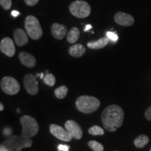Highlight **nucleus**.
<instances>
[{"label": "nucleus", "mask_w": 151, "mask_h": 151, "mask_svg": "<svg viewBox=\"0 0 151 151\" xmlns=\"http://www.w3.org/2000/svg\"><path fill=\"white\" fill-rule=\"evenodd\" d=\"M124 113L120 106L116 104L107 106L101 113V122L107 131L116 132L122 125Z\"/></svg>", "instance_id": "f257e3e1"}, {"label": "nucleus", "mask_w": 151, "mask_h": 151, "mask_svg": "<svg viewBox=\"0 0 151 151\" xmlns=\"http://www.w3.org/2000/svg\"><path fill=\"white\" fill-rule=\"evenodd\" d=\"M76 106L78 110L83 113L95 112L100 106V101L97 98L88 95H83L77 98Z\"/></svg>", "instance_id": "f03ea898"}, {"label": "nucleus", "mask_w": 151, "mask_h": 151, "mask_svg": "<svg viewBox=\"0 0 151 151\" xmlns=\"http://www.w3.org/2000/svg\"><path fill=\"white\" fill-rule=\"evenodd\" d=\"M24 27L32 39L39 40L43 36V30L39 20L34 16H28L24 20Z\"/></svg>", "instance_id": "7ed1b4c3"}, {"label": "nucleus", "mask_w": 151, "mask_h": 151, "mask_svg": "<svg viewBox=\"0 0 151 151\" xmlns=\"http://www.w3.org/2000/svg\"><path fill=\"white\" fill-rule=\"evenodd\" d=\"M20 120L22 127V137L29 139V138L35 137L39 132V124H38L37 120L32 117L24 116L20 118Z\"/></svg>", "instance_id": "20e7f679"}, {"label": "nucleus", "mask_w": 151, "mask_h": 151, "mask_svg": "<svg viewBox=\"0 0 151 151\" xmlns=\"http://www.w3.org/2000/svg\"><path fill=\"white\" fill-rule=\"evenodd\" d=\"M69 11L73 16L78 18H86L91 13V7L89 4L83 0L73 1L69 6Z\"/></svg>", "instance_id": "39448f33"}, {"label": "nucleus", "mask_w": 151, "mask_h": 151, "mask_svg": "<svg viewBox=\"0 0 151 151\" xmlns=\"http://www.w3.org/2000/svg\"><path fill=\"white\" fill-rule=\"evenodd\" d=\"M1 89L4 92L9 95L18 94L20 90V86L18 81L11 76H5L1 79Z\"/></svg>", "instance_id": "423d86ee"}, {"label": "nucleus", "mask_w": 151, "mask_h": 151, "mask_svg": "<svg viewBox=\"0 0 151 151\" xmlns=\"http://www.w3.org/2000/svg\"><path fill=\"white\" fill-rule=\"evenodd\" d=\"M23 83L26 91L30 95H36L39 92V84L35 76L27 73L23 79Z\"/></svg>", "instance_id": "0eeeda50"}, {"label": "nucleus", "mask_w": 151, "mask_h": 151, "mask_svg": "<svg viewBox=\"0 0 151 151\" xmlns=\"http://www.w3.org/2000/svg\"><path fill=\"white\" fill-rule=\"evenodd\" d=\"M49 129L50 133L59 140L67 141V142H69L72 140V136L67 131V129H64L58 124H51L49 127Z\"/></svg>", "instance_id": "6e6552de"}, {"label": "nucleus", "mask_w": 151, "mask_h": 151, "mask_svg": "<svg viewBox=\"0 0 151 151\" xmlns=\"http://www.w3.org/2000/svg\"><path fill=\"white\" fill-rule=\"evenodd\" d=\"M0 50L9 58H12L16 53V47L12 39L9 37L4 38L0 43Z\"/></svg>", "instance_id": "1a4fd4ad"}, {"label": "nucleus", "mask_w": 151, "mask_h": 151, "mask_svg": "<svg viewBox=\"0 0 151 151\" xmlns=\"http://www.w3.org/2000/svg\"><path fill=\"white\" fill-rule=\"evenodd\" d=\"M65 127L74 139L78 140L83 137V130L81 126L74 120H67L65 124Z\"/></svg>", "instance_id": "9d476101"}, {"label": "nucleus", "mask_w": 151, "mask_h": 151, "mask_svg": "<svg viewBox=\"0 0 151 151\" xmlns=\"http://www.w3.org/2000/svg\"><path fill=\"white\" fill-rule=\"evenodd\" d=\"M115 22L119 25L129 27L134 22V18L131 15L123 12H118L114 16Z\"/></svg>", "instance_id": "9b49d317"}, {"label": "nucleus", "mask_w": 151, "mask_h": 151, "mask_svg": "<svg viewBox=\"0 0 151 151\" xmlns=\"http://www.w3.org/2000/svg\"><path fill=\"white\" fill-rule=\"evenodd\" d=\"M18 58L22 65L27 67L33 68L37 64V60L35 56L27 52H20L18 55Z\"/></svg>", "instance_id": "f8f14e48"}, {"label": "nucleus", "mask_w": 151, "mask_h": 151, "mask_svg": "<svg viewBox=\"0 0 151 151\" xmlns=\"http://www.w3.org/2000/svg\"><path fill=\"white\" fill-rule=\"evenodd\" d=\"M67 28L65 25L59 23H53L51 26V33L54 38L58 40H62L65 37Z\"/></svg>", "instance_id": "ddd939ff"}, {"label": "nucleus", "mask_w": 151, "mask_h": 151, "mask_svg": "<svg viewBox=\"0 0 151 151\" xmlns=\"http://www.w3.org/2000/svg\"><path fill=\"white\" fill-rule=\"evenodd\" d=\"M14 37L15 42L18 46H23L28 43V37L25 32L21 28H18L14 31Z\"/></svg>", "instance_id": "4468645a"}, {"label": "nucleus", "mask_w": 151, "mask_h": 151, "mask_svg": "<svg viewBox=\"0 0 151 151\" xmlns=\"http://www.w3.org/2000/svg\"><path fill=\"white\" fill-rule=\"evenodd\" d=\"M86 50L83 45L76 43L69 48V54L73 58H81L86 52Z\"/></svg>", "instance_id": "2eb2a0df"}, {"label": "nucleus", "mask_w": 151, "mask_h": 151, "mask_svg": "<svg viewBox=\"0 0 151 151\" xmlns=\"http://www.w3.org/2000/svg\"><path fill=\"white\" fill-rule=\"evenodd\" d=\"M109 39L108 38H101L98 41H89L87 43V46L92 50H99V49L104 48L105 46L108 45Z\"/></svg>", "instance_id": "dca6fc26"}, {"label": "nucleus", "mask_w": 151, "mask_h": 151, "mask_svg": "<svg viewBox=\"0 0 151 151\" xmlns=\"http://www.w3.org/2000/svg\"><path fill=\"white\" fill-rule=\"evenodd\" d=\"M149 137L146 134H141L136 138L134 141V146L138 148H143L149 143Z\"/></svg>", "instance_id": "f3484780"}, {"label": "nucleus", "mask_w": 151, "mask_h": 151, "mask_svg": "<svg viewBox=\"0 0 151 151\" xmlns=\"http://www.w3.org/2000/svg\"><path fill=\"white\" fill-rule=\"evenodd\" d=\"M80 36V30L78 28L73 27L70 29L67 35V41L70 43H76Z\"/></svg>", "instance_id": "a211bd4d"}, {"label": "nucleus", "mask_w": 151, "mask_h": 151, "mask_svg": "<svg viewBox=\"0 0 151 151\" xmlns=\"http://www.w3.org/2000/svg\"><path fill=\"white\" fill-rule=\"evenodd\" d=\"M55 96L58 99H62L67 97L68 93V88L65 86H62L55 90Z\"/></svg>", "instance_id": "6ab92c4d"}, {"label": "nucleus", "mask_w": 151, "mask_h": 151, "mask_svg": "<svg viewBox=\"0 0 151 151\" xmlns=\"http://www.w3.org/2000/svg\"><path fill=\"white\" fill-rule=\"evenodd\" d=\"M44 83L49 87H52L55 84V77L52 73H47L43 78Z\"/></svg>", "instance_id": "aec40b11"}, {"label": "nucleus", "mask_w": 151, "mask_h": 151, "mask_svg": "<svg viewBox=\"0 0 151 151\" xmlns=\"http://www.w3.org/2000/svg\"><path fill=\"white\" fill-rule=\"evenodd\" d=\"M88 132H89L90 134L93 136H102L104 134V130L103 128L98 125L92 126L88 129Z\"/></svg>", "instance_id": "412c9836"}, {"label": "nucleus", "mask_w": 151, "mask_h": 151, "mask_svg": "<svg viewBox=\"0 0 151 151\" xmlns=\"http://www.w3.org/2000/svg\"><path fill=\"white\" fill-rule=\"evenodd\" d=\"M88 146L94 151H104V147L101 143L96 141H90L88 143Z\"/></svg>", "instance_id": "4be33fe9"}, {"label": "nucleus", "mask_w": 151, "mask_h": 151, "mask_svg": "<svg viewBox=\"0 0 151 151\" xmlns=\"http://www.w3.org/2000/svg\"><path fill=\"white\" fill-rule=\"evenodd\" d=\"M0 4L4 9L8 11L11 8L12 1L11 0H0Z\"/></svg>", "instance_id": "5701e85b"}, {"label": "nucleus", "mask_w": 151, "mask_h": 151, "mask_svg": "<svg viewBox=\"0 0 151 151\" xmlns=\"http://www.w3.org/2000/svg\"><path fill=\"white\" fill-rule=\"evenodd\" d=\"M106 37L109 40L113 41V42H116V41H118V37L117 35V34L114 32H108L106 33Z\"/></svg>", "instance_id": "b1692460"}, {"label": "nucleus", "mask_w": 151, "mask_h": 151, "mask_svg": "<svg viewBox=\"0 0 151 151\" xmlns=\"http://www.w3.org/2000/svg\"><path fill=\"white\" fill-rule=\"evenodd\" d=\"M58 149L59 151H69V150H70V146H69L68 145L60 144L58 145Z\"/></svg>", "instance_id": "393cba45"}, {"label": "nucleus", "mask_w": 151, "mask_h": 151, "mask_svg": "<svg viewBox=\"0 0 151 151\" xmlns=\"http://www.w3.org/2000/svg\"><path fill=\"white\" fill-rule=\"evenodd\" d=\"M39 0H24V2L29 6H34L37 5V4L39 2Z\"/></svg>", "instance_id": "a878e982"}, {"label": "nucleus", "mask_w": 151, "mask_h": 151, "mask_svg": "<svg viewBox=\"0 0 151 151\" xmlns=\"http://www.w3.org/2000/svg\"><path fill=\"white\" fill-rule=\"evenodd\" d=\"M145 117L149 121H151V106L147 109L145 112Z\"/></svg>", "instance_id": "bb28decb"}, {"label": "nucleus", "mask_w": 151, "mask_h": 151, "mask_svg": "<svg viewBox=\"0 0 151 151\" xmlns=\"http://www.w3.org/2000/svg\"><path fill=\"white\" fill-rule=\"evenodd\" d=\"M19 15H20V12H18V11L16 10L12 11V12H11V16L14 17H17Z\"/></svg>", "instance_id": "cd10ccee"}, {"label": "nucleus", "mask_w": 151, "mask_h": 151, "mask_svg": "<svg viewBox=\"0 0 151 151\" xmlns=\"http://www.w3.org/2000/svg\"><path fill=\"white\" fill-rule=\"evenodd\" d=\"M0 151H9V149L7 147H6L5 146H4V145L2 144L1 146V148H0Z\"/></svg>", "instance_id": "c85d7f7f"}, {"label": "nucleus", "mask_w": 151, "mask_h": 151, "mask_svg": "<svg viewBox=\"0 0 151 151\" xmlns=\"http://www.w3.org/2000/svg\"><path fill=\"white\" fill-rule=\"evenodd\" d=\"M92 28V25L91 24H87V25L86 26V28H85L84 31L86 32V31H88L90 29H91Z\"/></svg>", "instance_id": "c756f323"}, {"label": "nucleus", "mask_w": 151, "mask_h": 151, "mask_svg": "<svg viewBox=\"0 0 151 151\" xmlns=\"http://www.w3.org/2000/svg\"><path fill=\"white\" fill-rule=\"evenodd\" d=\"M40 76L41 79H43V77H44V75H43V73H37V77Z\"/></svg>", "instance_id": "7c9ffc66"}, {"label": "nucleus", "mask_w": 151, "mask_h": 151, "mask_svg": "<svg viewBox=\"0 0 151 151\" xmlns=\"http://www.w3.org/2000/svg\"><path fill=\"white\" fill-rule=\"evenodd\" d=\"M4 106L3 104L2 103H0V111H2L4 110Z\"/></svg>", "instance_id": "2f4dec72"}, {"label": "nucleus", "mask_w": 151, "mask_h": 151, "mask_svg": "<svg viewBox=\"0 0 151 151\" xmlns=\"http://www.w3.org/2000/svg\"><path fill=\"white\" fill-rule=\"evenodd\" d=\"M150 151H151V148H150Z\"/></svg>", "instance_id": "473e14b6"}, {"label": "nucleus", "mask_w": 151, "mask_h": 151, "mask_svg": "<svg viewBox=\"0 0 151 151\" xmlns=\"http://www.w3.org/2000/svg\"><path fill=\"white\" fill-rule=\"evenodd\" d=\"M116 151H118V150H116Z\"/></svg>", "instance_id": "72a5a7b5"}]
</instances>
